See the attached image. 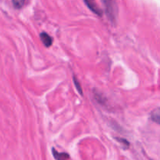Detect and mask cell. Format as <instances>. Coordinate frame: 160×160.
<instances>
[{"instance_id": "cell-1", "label": "cell", "mask_w": 160, "mask_h": 160, "mask_svg": "<svg viewBox=\"0 0 160 160\" xmlns=\"http://www.w3.org/2000/svg\"><path fill=\"white\" fill-rule=\"evenodd\" d=\"M105 6V11L111 22L116 21L117 15V6L116 0H102Z\"/></svg>"}, {"instance_id": "cell-2", "label": "cell", "mask_w": 160, "mask_h": 160, "mask_svg": "<svg viewBox=\"0 0 160 160\" xmlns=\"http://www.w3.org/2000/svg\"><path fill=\"white\" fill-rule=\"evenodd\" d=\"M84 3H85V4L87 5L88 7L94 13L97 14V15L100 16V17L102 15V10L98 7L95 0H84Z\"/></svg>"}, {"instance_id": "cell-3", "label": "cell", "mask_w": 160, "mask_h": 160, "mask_svg": "<svg viewBox=\"0 0 160 160\" xmlns=\"http://www.w3.org/2000/svg\"><path fill=\"white\" fill-rule=\"evenodd\" d=\"M40 39L42 40V43L44 44V45L46 47H50L52 44L53 39L51 36L48 34H47L46 32H42L40 34Z\"/></svg>"}, {"instance_id": "cell-4", "label": "cell", "mask_w": 160, "mask_h": 160, "mask_svg": "<svg viewBox=\"0 0 160 160\" xmlns=\"http://www.w3.org/2000/svg\"><path fill=\"white\" fill-rule=\"evenodd\" d=\"M52 155L56 160H68L70 158L69 154L66 153V152H59L55 148L52 149Z\"/></svg>"}, {"instance_id": "cell-5", "label": "cell", "mask_w": 160, "mask_h": 160, "mask_svg": "<svg viewBox=\"0 0 160 160\" xmlns=\"http://www.w3.org/2000/svg\"><path fill=\"white\" fill-rule=\"evenodd\" d=\"M151 119L152 120L156 122V123H159V119H160V115H159V109L157 108V109L154 110V111L152 112L151 115Z\"/></svg>"}, {"instance_id": "cell-6", "label": "cell", "mask_w": 160, "mask_h": 160, "mask_svg": "<svg viewBox=\"0 0 160 160\" xmlns=\"http://www.w3.org/2000/svg\"><path fill=\"white\" fill-rule=\"evenodd\" d=\"M13 6L17 9H20L23 6L25 3V0H12Z\"/></svg>"}, {"instance_id": "cell-7", "label": "cell", "mask_w": 160, "mask_h": 160, "mask_svg": "<svg viewBox=\"0 0 160 160\" xmlns=\"http://www.w3.org/2000/svg\"><path fill=\"white\" fill-rule=\"evenodd\" d=\"M73 83H74V85L76 86L77 89H78V91L79 92V93L82 95V89H81V84H80L79 81L77 79L75 76H73Z\"/></svg>"}]
</instances>
